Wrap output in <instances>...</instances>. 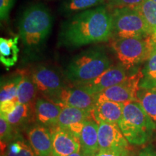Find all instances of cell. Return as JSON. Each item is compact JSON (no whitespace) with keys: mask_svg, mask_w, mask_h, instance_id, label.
Segmentation results:
<instances>
[{"mask_svg":"<svg viewBox=\"0 0 156 156\" xmlns=\"http://www.w3.org/2000/svg\"><path fill=\"white\" fill-rule=\"evenodd\" d=\"M112 36V14L100 6L76 13L64 21L58 34V45L78 48L107 41Z\"/></svg>","mask_w":156,"mask_h":156,"instance_id":"cell-1","label":"cell"},{"mask_svg":"<svg viewBox=\"0 0 156 156\" xmlns=\"http://www.w3.org/2000/svg\"><path fill=\"white\" fill-rule=\"evenodd\" d=\"M51 13L44 4L30 5L19 21V34L25 53L34 55L44 48L52 28Z\"/></svg>","mask_w":156,"mask_h":156,"instance_id":"cell-2","label":"cell"},{"mask_svg":"<svg viewBox=\"0 0 156 156\" xmlns=\"http://www.w3.org/2000/svg\"><path fill=\"white\" fill-rule=\"evenodd\" d=\"M112 67L108 56L99 48H90L72 58L65 75L73 85L85 83L98 77Z\"/></svg>","mask_w":156,"mask_h":156,"instance_id":"cell-3","label":"cell"},{"mask_svg":"<svg viewBox=\"0 0 156 156\" xmlns=\"http://www.w3.org/2000/svg\"><path fill=\"white\" fill-rule=\"evenodd\" d=\"M119 126L127 141L134 145L147 143L156 129V124L137 101L124 103Z\"/></svg>","mask_w":156,"mask_h":156,"instance_id":"cell-4","label":"cell"},{"mask_svg":"<svg viewBox=\"0 0 156 156\" xmlns=\"http://www.w3.org/2000/svg\"><path fill=\"white\" fill-rule=\"evenodd\" d=\"M152 36L116 38L111 44L121 65L127 70L149 58L155 46Z\"/></svg>","mask_w":156,"mask_h":156,"instance_id":"cell-5","label":"cell"},{"mask_svg":"<svg viewBox=\"0 0 156 156\" xmlns=\"http://www.w3.org/2000/svg\"><path fill=\"white\" fill-rule=\"evenodd\" d=\"M112 38L146 37L152 35L143 18L136 9L116 8L112 11Z\"/></svg>","mask_w":156,"mask_h":156,"instance_id":"cell-6","label":"cell"},{"mask_svg":"<svg viewBox=\"0 0 156 156\" xmlns=\"http://www.w3.org/2000/svg\"><path fill=\"white\" fill-rule=\"evenodd\" d=\"M142 77V71H138L128 76L122 83L116 84L95 94L96 102L112 101L119 103L137 101L140 83Z\"/></svg>","mask_w":156,"mask_h":156,"instance_id":"cell-7","label":"cell"},{"mask_svg":"<svg viewBox=\"0 0 156 156\" xmlns=\"http://www.w3.org/2000/svg\"><path fill=\"white\" fill-rule=\"evenodd\" d=\"M31 78L37 91L51 101H53L64 87L58 74L45 66L35 68L31 73Z\"/></svg>","mask_w":156,"mask_h":156,"instance_id":"cell-8","label":"cell"},{"mask_svg":"<svg viewBox=\"0 0 156 156\" xmlns=\"http://www.w3.org/2000/svg\"><path fill=\"white\" fill-rule=\"evenodd\" d=\"M52 101L62 106L75 107L91 112L96 103V97L95 95L73 85V87H64Z\"/></svg>","mask_w":156,"mask_h":156,"instance_id":"cell-9","label":"cell"},{"mask_svg":"<svg viewBox=\"0 0 156 156\" xmlns=\"http://www.w3.org/2000/svg\"><path fill=\"white\" fill-rule=\"evenodd\" d=\"M127 77L126 69L122 65L119 64L112 66L93 80L74 86L79 87L89 93L95 95L113 85L122 83Z\"/></svg>","mask_w":156,"mask_h":156,"instance_id":"cell-10","label":"cell"},{"mask_svg":"<svg viewBox=\"0 0 156 156\" xmlns=\"http://www.w3.org/2000/svg\"><path fill=\"white\" fill-rule=\"evenodd\" d=\"M128 142L118 124H98L99 151L128 150Z\"/></svg>","mask_w":156,"mask_h":156,"instance_id":"cell-11","label":"cell"},{"mask_svg":"<svg viewBox=\"0 0 156 156\" xmlns=\"http://www.w3.org/2000/svg\"><path fill=\"white\" fill-rule=\"evenodd\" d=\"M52 134V156H69L81 151L80 140L68 130L58 126Z\"/></svg>","mask_w":156,"mask_h":156,"instance_id":"cell-12","label":"cell"},{"mask_svg":"<svg viewBox=\"0 0 156 156\" xmlns=\"http://www.w3.org/2000/svg\"><path fill=\"white\" fill-rule=\"evenodd\" d=\"M28 139L36 156H51L52 134L48 127L38 124L28 130Z\"/></svg>","mask_w":156,"mask_h":156,"instance_id":"cell-13","label":"cell"},{"mask_svg":"<svg viewBox=\"0 0 156 156\" xmlns=\"http://www.w3.org/2000/svg\"><path fill=\"white\" fill-rule=\"evenodd\" d=\"M124 103L112 101H103L96 102L94 108L91 111V119L100 123L118 124L123 116Z\"/></svg>","mask_w":156,"mask_h":156,"instance_id":"cell-14","label":"cell"},{"mask_svg":"<svg viewBox=\"0 0 156 156\" xmlns=\"http://www.w3.org/2000/svg\"><path fill=\"white\" fill-rule=\"evenodd\" d=\"M62 106L51 100L38 98L35 103V117L38 124L46 127L58 126Z\"/></svg>","mask_w":156,"mask_h":156,"instance_id":"cell-15","label":"cell"},{"mask_svg":"<svg viewBox=\"0 0 156 156\" xmlns=\"http://www.w3.org/2000/svg\"><path fill=\"white\" fill-rule=\"evenodd\" d=\"M83 156H94L99 151L98 124L93 119L85 121L79 138Z\"/></svg>","mask_w":156,"mask_h":156,"instance_id":"cell-16","label":"cell"},{"mask_svg":"<svg viewBox=\"0 0 156 156\" xmlns=\"http://www.w3.org/2000/svg\"><path fill=\"white\" fill-rule=\"evenodd\" d=\"M19 37L12 38H0V61L9 69L17 61L20 49L17 46Z\"/></svg>","mask_w":156,"mask_h":156,"instance_id":"cell-17","label":"cell"},{"mask_svg":"<svg viewBox=\"0 0 156 156\" xmlns=\"http://www.w3.org/2000/svg\"><path fill=\"white\" fill-rule=\"evenodd\" d=\"M91 119L90 112L75 107L62 106V110L58 118V126L66 129L70 124L84 122Z\"/></svg>","mask_w":156,"mask_h":156,"instance_id":"cell-18","label":"cell"},{"mask_svg":"<svg viewBox=\"0 0 156 156\" xmlns=\"http://www.w3.org/2000/svg\"><path fill=\"white\" fill-rule=\"evenodd\" d=\"M13 128H20L26 125L32 117V108L30 103H17L15 108L8 114L2 115Z\"/></svg>","mask_w":156,"mask_h":156,"instance_id":"cell-19","label":"cell"},{"mask_svg":"<svg viewBox=\"0 0 156 156\" xmlns=\"http://www.w3.org/2000/svg\"><path fill=\"white\" fill-rule=\"evenodd\" d=\"M142 71V77L140 83V88H156V45Z\"/></svg>","mask_w":156,"mask_h":156,"instance_id":"cell-20","label":"cell"},{"mask_svg":"<svg viewBox=\"0 0 156 156\" xmlns=\"http://www.w3.org/2000/svg\"><path fill=\"white\" fill-rule=\"evenodd\" d=\"M36 92L37 89L31 77L22 73V79L17 88V103L22 104L30 103L36 98Z\"/></svg>","mask_w":156,"mask_h":156,"instance_id":"cell-21","label":"cell"},{"mask_svg":"<svg viewBox=\"0 0 156 156\" xmlns=\"http://www.w3.org/2000/svg\"><path fill=\"white\" fill-rule=\"evenodd\" d=\"M105 0H66L60 7V12L66 15L78 13L101 5Z\"/></svg>","mask_w":156,"mask_h":156,"instance_id":"cell-22","label":"cell"},{"mask_svg":"<svg viewBox=\"0 0 156 156\" xmlns=\"http://www.w3.org/2000/svg\"><path fill=\"white\" fill-rule=\"evenodd\" d=\"M137 102L156 124V88H140L137 94Z\"/></svg>","mask_w":156,"mask_h":156,"instance_id":"cell-23","label":"cell"},{"mask_svg":"<svg viewBox=\"0 0 156 156\" xmlns=\"http://www.w3.org/2000/svg\"><path fill=\"white\" fill-rule=\"evenodd\" d=\"M9 142L7 156H36L30 143L21 135L16 134Z\"/></svg>","mask_w":156,"mask_h":156,"instance_id":"cell-24","label":"cell"},{"mask_svg":"<svg viewBox=\"0 0 156 156\" xmlns=\"http://www.w3.org/2000/svg\"><path fill=\"white\" fill-rule=\"evenodd\" d=\"M153 34H156V3L152 0H145L135 8Z\"/></svg>","mask_w":156,"mask_h":156,"instance_id":"cell-25","label":"cell"},{"mask_svg":"<svg viewBox=\"0 0 156 156\" xmlns=\"http://www.w3.org/2000/svg\"><path fill=\"white\" fill-rule=\"evenodd\" d=\"M22 79V73L2 82L0 90V102L7 100L17 101L18 85Z\"/></svg>","mask_w":156,"mask_h":156,"instance_id":"cell-26","label":"cell"},{"mask_svg":"<svg viewBox=\"0 0 156 156\" xmlns=\"http://www.w3.org/2000/svg\"><path fill=\"white\" fill-rule=\"evenodd\" d=\"M16 134L14 132V128L7 119L0 115V139L1 142L11 141Z\"/></svg>","mask_w":156,"mask_h":156,"instance_id":"cell-27","label":"cell"},{"mask_svg":"<svg viewBox=\"0 0 156 156\" xmlns=\"http://www.w3.org/2000/svg\"><path fill=\"white\" fill-rule=\"evenodd\" d=\"M108 5L113 9L128 8L135 9L145 0H106Z\"/></svg>","mask_w":156,"mask_h":156,"instance_id":"cell-28","label":"cell"},{"mask_svg":"<svg viewBox=\"0 0 156 156\" xmlns=\"http://www.w3.org/2000/svg\"><path fill=\"white\" fill-rule=\"evenodd\" d=\"M15 0H0V17L2 21L7 20Z\"/></svg>","mask_w":156,"mask_h":156,"instance_id":"cell-29","label":"cell"},{"mask_svg":"<svg viewBox=\"0 0 156 156\" xmlns=\"http://www.w3.org/2000/svg\"><path fill=\"white\" fill-rule=\"evenodd\" d=\"M15 100H7L0 102V114L6 115L11 113L17 105Z\"/></svg>","mask_w":156,"mask_h":156,"instance_id":"cell-30","label":"cell"},{"mask_svg":"<svg viewBox=\"0 0 156 156\" xmlns=\"http://www.w3.org/2000/svg\"><path fill=\"white\" fill-rule=\"evenodd\" d=\"M94 156H130L128 150H103Z\"/></svg>","mask_w":156,"mask_h":156,"instance_id":"cell-31","label":"cell"},{"mask_svg":"<svg viewBox=\"0 0 156 156\" xmlns=\"http://www.w3.org/2000/svg\"><path fill=\"white\" fill-rule=\"evenodd\" d=\"M85 122H78V123H75V124H70V125L68 126L65 129L68 130L70 133L73 134L74 136L79 139L82 132H83L84 126H85Z\"/></svg>","mask_w":156,"mask_h":156,"instance_id":"cell-32","label":"cell"},{"mask_svg":"<svg viewBox=\"0 0 156 156\" xmlns=\"http://www.w3.org/2000/svg\"><path fill=\"white\" fill-rule=\"evenodd\" d=\"M136 156H156V150L151 146L142 149Z\"/></svg>","mask_w":156,"mask_h":156,"instance_id":"cell-33","label":"cell"},{"mask_svg":"<svg viewBox=\"0 0 156 156\" xmlns=\"http://www.w3.org/2000/svg\"><path fill=\"white\" fill-rule=\"evenodd\" d=\"M69 156H83V154L80 151V152H76V153H74L73 154H71V155H69Z\"/></svg>","mask_w":156,"mask_h":156,"instance_id":"cell-34","label":"cell"},{"mask_svg":"<svg viewBox=\"0 0 156 156\" xmlns=\"http://www.w3.org/2000/svg\"><path fill=\"white\" fill-rule=\"evenodd\" d=\"M151 36H152V39H153V42L156 44V34H153L151 35Z\"/></svg>","mask_w":156,"mask_h":156,"instance_id":"cell-35","label":"cell"},{"mask_svg":"<svg viewBox=\"0 0 156 156\" xmlns=\"http://www.w3.org/2000/svg\"><path fill=\"white\" fill-rule=\"evenodd\" d=\"M152 1H153L154 2H155V3H156V0H152Z\"/></svg>","mask_w":156,"mask_h":156,"instance_id":"cell-36","label":"cell"},{"mask_svg":"<svg viewBox=\"0 0 156 156\" xmlns=\"http://www.w3.org/2000/svg\"><path fill=\"white\" fill-rule=\"evenodd\" d=\"M1 156H7V155H2Z\"/></svg>","mask_w":156,"mask_h":156,"instance_id":"cell-37","label":"cell"}]
</instances>
